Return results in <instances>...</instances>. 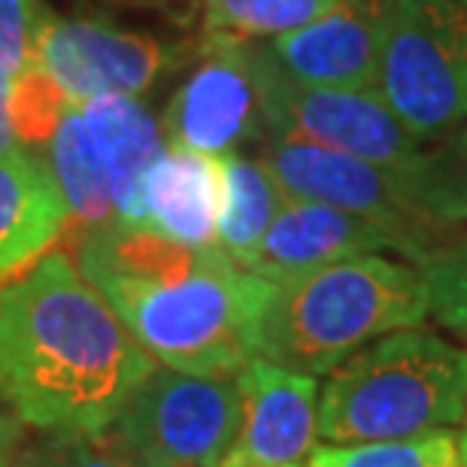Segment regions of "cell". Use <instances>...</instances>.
I'll list each match as a JSON object with an SVG mask.
<instances>
[{"instance_id": "6da1fadb", "label": "cell", "mask_w": 467, "mask_h": 467, "mask_svg": "<svg viewBox=\"0 0 467 467\" xmlns=\"http://www.w3.org/2000/svg\"><path fill=\"white\" fill-rule=\"evenodd\" d=\"M155 364L64 252L0 288V404L25 428L100 434Z\"/></svg>"}, {"instance_id": "7a4b0ae2", "label": "cell", "mask_w": 467, "mask_h": 467, "mask_svg": "<svg viewBox=\"0 0 467 467\" xmlns=\"http://www.w3.org/2000/svg\"><path fill=\"white\" fill-rule=\"evenodd\" d=\"M77 267L164 368L237 377L258 358L270 283L240 270L222 249L109 222L82 234Z\"/></svg>"}, {"instance_id": "3957f363", "label": "cell", "mask_w": 467, "mask_h": 467, "mask_svg": "<svg viewBox=\"0 0 467 467\" xmlns=\"http://www.w3.org/2000/svg\"><path fill=\"white\" fill-rule=\"evenodd\" d=\"M428 316L422 270L386 255H358L270 283L258 319V358L322 377L386 334Z\"/></svg>"}, {"instance_id": "277c9868", "label": "cell", "mask_w": 467, "mask_h": 467, "mask_svg": "<svg viewBox=\"0 0 467 467\" xmlns=\"http://www.w3.org/2000/svg\"><path fill=\"white\" fill-rule=\"evenodd\" d=\"M467 416V349L404 328L373 340L328 373L319 434L328 443L407 441Z\"/></svg>"}, {"instance_id": "5b68a950", "label": "cell", "mask_w": 467, "mask_h": 467, "mask_svg": "<svg viewBox=\"0 0 467 467\" xmlns=\"http://www.w3.org/2000/svg\"><path fill=\"white\" fill-rule=\"evenodd\" d=\"M237 431V379L155 364L121 400L100 441L128 467H222Z\"/></svg>"}, {"instance_id": "8992f818", "label": "cell", "mask_w": 467, "mask_h": 467, "mask_svg": "<svg viewBox=\"0 0 467 467\" xmlns=\"http://www.w3.org/2000/svg\"><path fill=\"white\" fill-rule=\"evenodd\" d=\"M377 91L416 140L467 121V6L462 0H391Z\"/></svg>"}, {"instance_id": "52a82bcc", "label": "cell", "mask_w": 467, "mask_h": 467, "mask_svg": "<svg viewBox=\"0 0 467 467\" xmlns=\"http://www.w3.org/2000/svg\"><path fill=\"white\" fill-rule=\"evenodd\" d=\"M258 158L288 201L325 203L377 222L404 243L413 265L441 246V237L425 216L416 158L400 167H386L295 140H267Z\"/></svg>"}, {"instance_id": "ba28073f", "label": "cell", "mask_w": 467, "mask_h": 467, "mask_svg": "<svg viewBox=\"0 0 467 467\" xmlns=\"http://www.w3.org/2000/svg\"><path fill=\"white\" fill-rule=\"evenodd\" d=\"M252 55L270 140L313 143L386 167H400L422 152V140L400 125L377 88L301 86L270 58L265 40H252Z\"/></svg>"}, {"instance_id": "9c48e42d", "label": "cell", "mask_w": 467, "mask_h": 467, "mask_svg": "<svg viewBox=\"0 0 467 467\" xmlns=\"http://www.w3.org/2000/svg\"><path fill=\"white\" fill-rule=\"evenodd\" d=\"M185 58V43L125 31L100 18H64L52 9L34 46V64L70 104L107 95L143 98Z\"/></svg>"}, {"instance_id": "30bf717a", "label": "cell", "mask_w": 467, "mask_h": 467, "mask_svg": "<svg viewBox=\"0 0 467 467\" xmlns=\"http://www.w3.org/2000/svg\"><path fill=\"white\" fill-rule=\"evenodd\" d=\"M198 67L176 88L161 116L164 143L207 155H234L267 134L252 40L207 36Z\"/></svg>"}, {"instance_id": "8fae6325", "label": "cell", "mask_w": 467, "mask_h": 467, "mask_svg": "<svg viewBox=\"0 0 467 467\" xmlns=\"http://www.w3.org/2000/svg\"><path fill=\"white\" fill-rule=\"evenodd\" d=\"M391 0H340L328 13L265 40L270 58L310 88H377Z\"/></svg>"}, {"instance_id": "7c38bea8", "label": "cell", "mask_w": 467, "mask_h": 467, "mask_svg": "<svg viewBox=\"0 0 467 467\" xmlns=\"http://www.w3.org/2000/svg\"><path fill=\"white\" fill-rule=\"evenodd\" d=\"M240 431L222 467H292L310 459L319 434V382L252 358L237 377Z\"/></svg>"}, {"instance_id": "4fadbf2b", "label": "cell", "mask_w": 467, "mask_h": 467, "mask_svg": "<svg viewBox=\"0 0 467 467\" xmlns=\"http://www.w3.org/2000/svg\"><path fill=\"white\" fill-rule=\"evenodd\" d=\"M389 249L407 258L404 243L377 222L325 203L285 201L243 270L267 283H283L337 261L379 255Z\"/></svg>"}, {"instance_id": "5bb4252c", "label": "cell", "mask_w": 467, "mask_h": 467, "mask_svg": "<svg viewBox=\"0 0 467 467\" xmlns=\"http://www.w3.org/2000/svg\"><path fill=\"white\" fill-rule=\"evenodd\" d=\"M225 203V155L164 149L140 182V228L185 246H216ZM219 249V246H216Z\"/></svg>"}, {"instance_id": "9a60e30c", "label": "cell", "mask_w": 467, "mask_h": 467, "mask_svg": "<svg viewBox=\"0 0 467 467\" xmlns=\"http://www.w3.org/2000/svg\"><path fill=\"white\" fill-rule=\"evenodd\" d=\"M67 222V198L43 158L22 149L0 155V283L49 255Z\"/></svg>"}, {"instance_id": "2e32d148", "label": "cell", "mask_w": 467, "mask_h": 467, "mask_svg": "<svg viewBox=\"0 0 467 467\" xmlns=\"http://www.w3.org/2000/svg\"><path fill=\"white\" fill-rule=\"evenodd\" d=\"M77 107L109 180L116 219L125 225H137L140 182H143L149 167L155 164V158L164 152L161 121L137 98L121 95L95 98Z\"/></svg>"}, {"instance_id": "e0dca14e", "label": "cell", "mask_w": 467, "mask_h": 467, "mask_svg": "<svg viewBox=\"0 0 467 467\" xmlns=\"http://www.w3.org/2000/svg\"><path fill=\"white\" fill-rule=\"evenodd\" d=\"M288 198L261 158L225 155V203L216 246L243 270Z\"/></svg>"}, {"instance_id": "ac0fdd59", "label": "cell", "mask_w": 467, "mask_h": 467, "mask_svg": "<svg viewBox=\"0 0 467 467\" xmlns=\"http://www.w3.org/2000/svg\"><path fill=\"white\" fill-rule=\"evenodd\" d=\"M49 146H52V173L61 185L64 198H67L70 216L86 231L119 222L104 164H100L95 146H91V137L77 104L64 109Z\"/></svg>"}, {"instance_id": "d6986e66", "label": "cell", "mask_w": 467, "mask_h": 467, "mask_svg": "<svg viewBox=\"0 0 467 467\" xmlns=\"http://www.w3.org/2000/svg\"><path fill=\"white\" fill-rule=\"evenodd\" d=\"M425 216L441 243L467 234V121L434 149L416 155Z\"/></svg>"}, {"instance_id": "ffe728a7", "label": "cell", "mask_w": 467, "mask_h": 467, "mask_svg": "<svg viewBox=\"0 0 467 467\" xmlns=\"http://www.w3.org/2000/svg\"><path fill=\"white\" fill-rule=\"evenodd\" d=\"M340 0H203V34L270 40L328 13Z\"/></svg>"}, {"instance_id": "44dd1931", "label": "cell", "mask_w": 467, "mask_h": 467, "mask_svg": "<svg viewBox=\"0 0 467 467\" xmlns=\"http://www.w3.org/2000/svg\"><path fill=\"white\" fill-rule=\"evenodd\" d=\"M306 467H462L459 443L441 428L407 441L316 446Z\"/></svg>"}, {"instance_id": "7402d4cb", "label": "cell", "mask_w": 467, "mask_h": 467, "mask_svg": "<svg viewBox=\"0 0 467 467\" xmlns=\"http://www.w3.org/2000/svg\"><path fill=\"white\" fill-rule=\"evenodd\" d=\"M416 267L428 288V313L443 328L467 337V234L425 252Z\"/></svg>"}, {"instance_id": "603a6c76", "label": "cell", "mask_w": 467, "mask_h": 467, "mask_svg": "<svg viewBox=\"0 0 467 467\" xmlns=\"http://www.w3.org/2000/svg\"><path fill=\"white\" fill-rule=\"evenodd\" d=\"M67 107L70 100L36 64L9 82V119H13L16 140L25 146L49 143Z\"/></svg>"}, {"instance_id": "cb8c5ba5", "label": "cell", "mask_w": 467, "mask_h": 467, "mask_svg": "<svg viewBox=\"0 0 467 467\" xmlns=\"http://www.w3.org/2000/svg\"><path fill=\"white\" fill-rule=\"evenodd\" d=\"M13 467H128L100 434L43 431L40 441L22 443Z\"/></svg>"}, {"instance_id": "d4e9b609", "label": "cell", "mask_w": 467, "mask_h": 467, "mask_svg": "<svg viewBox=\"0 0 467 467\" xmlns=\"http://www.w3.org/2000/svg\"><path fill=\"white\" fill-rule=\"evenodd\" d=\"M49 6L43 0H0V73L16 79L34 64L36 34Z\"/></svg>"}, {"instance_id": "484cf974", "label": "cell", "mask_w": 467, "mask_h": 467, "mask_svg": "<svg viewBox=\"0 0 467 467\" xmlns=\"http://www.w3.org/2000/svg\"><path fill=\"white\" fill-rule=\"evenodd\" d=\"M25 443V425L0 404V467H13Z\"/></svg>"}, {"instance_id": "4316f807", "label": "cell", "mask_w": 467, "mask_h": 467, "mask_svg": "<svg viewBox=\"0 0 467 467\" xmlns=\"http://www.w3.org/2000/svg\"><path fill=\"white\" fill-rule=\"evenodd\" d=\"M9 82H13V79L0 73V155L18 149V140H16V130H13V119H9Z\"/></svg>"}, {"instance_id": "83f0119b", "label": "cell", "mask_w": 467, "mask_h": 467, "mask_svg": "<svg viewBox=\"0 0 467 467\" xmlns=\"http://www.w3.org/2000/svg\"><path fill=\"white\" fill-rule=\"evenodd\" d=\"M459 459H462V467H467V422H464V431L459 437Z\"/></svg>"}, {"instance_id": "f1b7e54d", "label": "cell", "mask_w": 467, "mask_h": 467, "mask_svg": "<svg viewBox=\"0 0 467 467\" xmlns=\"http://www.w3.org/2000/svg\"><path fill=\"white\" fill-rule=\"evenodd\" d=\"M134 4H158V0H134Z\"/></svg>"}, {"instance_id": "f546056e", "label": "cell", "mask_w": 467, "mask_h": 467, "mask_svg": "<svg viewBox=\"0 0 467 467\" xmlns=\"http://www.w3.org/2000/svg\"><path fill=\"white\" fill-rule=\"evenodd\" d=\"M292 467H301V464H292Z\"/></svg>"}, {"instance_id": "4dcf8cb0", "label": "cell", "mask_w": 467, "mask_h": 467, "mask_svg": "<svg viewBox=\"0 0 467 467\" xmlns=\"http://www.w3.org/2000/svg\"><path fill=\"white\" fill-rule=\"evenodd\" d=\"M464 6H467V0H464Z\"/></svg>"}]
</instances>
